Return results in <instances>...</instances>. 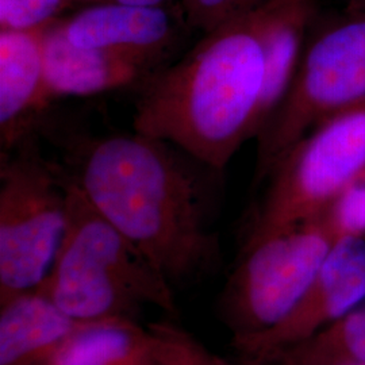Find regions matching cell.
I'll list each match as a JSON object with an SVG mask.
<instances>
[{
  "label": "cell",
  "instance_id": "6da1fadb",
  "mask_svg": "<svg viewBox=\"0 0 365 365\" xmlns=\"http://www.w3.org/2000/svg\"><path fill=\"white\" fill-rule=\"evenodd\" d=\"M196 163L176 146L134 131L90 143L72 176L173 289L199 284L222 265L217 191Z\"/></svg>",
  "mask_w": 365,
  "mask_h": 365
},
{
  "label": "cell",
  "instance_id": "7a4b0ae2",
  "mask_svg": "<svg viewBox=\"0 0 365 365\" xmlns=\"http://www.w3.org/2000/svg\"><path fill=\"white\" fill-rule=\"evenodd\" d=\"M265 60L253 11L203 34L141 83L133 128L215 170L256 135Z\"/></svg>",
  "mask_w": 365,
  "mask_h": 365
},
{
  "label": "cell",
  "instance_id": "3957f363",
  "mask_svg": "<svg viewBox=\"0 0 365 365\" xmlns=\"http://www.w3.org/2000/svg\"><path fill=\"white\" fill-rule=\"evenodd\" d=\"M37 289L78 321L135 319L145 307L178 315L175 289L165 276L98 212L72 176L66 235Z\"/></svg>",
  "mask_w": 365,
  "mask_h": 365
},
{
  "label": "cell",
  "instance_id": "277c9868",
  "mask_svg": "<svg viewBox=\"0 0 365 365\" xmlns=\"http://www.w3.org/2000/svg\"><path fill=\"white\" fill-rule=\"evenodd\" d=\"M287 92L256 137L253 184L324 119L365 99V11L315 21Z\"/></svg>",
  "mask_w": 365,
  "mask_h": 365
},
{
  "label": "cell",
  "instance_id": "5b68a950",
  "mask_svg": "<svg viewBox=\"0 0 365 365\" xmlns=\"http://www.w3.org/2000/svg\"><path fill=\"white\" fill-rule=\"evenodd\" d=\"M365 170V99L319 122L265 179L242 245L319 215Z\"/></svg>",
  "mask_w": 365,
  "mask_h": 365
},
{
  "label": "cell",
  "instance_id": "8992f818",
  "mask_svg": "<svg viewBox=\"0 0 365 365\" xmlns=\"http://www.w3.org/2000/svg\"><path fill=\"white\" fill-rule=\"evenodd\" d=\"M336 241L321 212L242 245L220 298L222 322L232 339L282 322L312 286Z\"/></svg>",
  "mask_w": 365,
  "mask_h": 365
},
{
  "label": "cell",
  "instance_id": "52a82bcc",
  "mask_svg": "<svg viewBox=\"0 0 365 365\" xmlns=\"http://www.w3.org/2000/svg\"><path fill=\"white\" fill-rule=\"evenodd\" d=\"M68 222V175L22 144L0 168V303L43 283Z\"/></svg>",
  "mask_w": 365,
  "mask_h": 365
},
{
  "label": "cell",
  "instance_id": "ba28073f",
  "mask_svg": "<svg viewBox=\"0 0 365 365\" xmlns=\"http://www.w3.org/2000/svg\"><path fill=\"white\" fill-rule=\"evenodd\" d=\"M365 300V238L342 237L330 249L312 286L287 317L257 334L232 339L241 365H271Z\"/></svg>",
  "mask_w": 365,
  "mask_h": 365
},
{
  "label": "cell",
  "instance_id": "9c48e42d",
  "mask_svg": "<svg viewBox=\"0 0 365 365\" xmlns=\"http://www.w3.org/2000/svg\"><path fill=\"white\" fill-rule=\"evenodd\" d=\"M179 19L180 13L168 6L99 1L60 19V25L75 46L130 56L158 68L179 38Z\"/></svg>",
  "mask_w": 365,
  "mask_h": 365
},
{
  "label": "cell",
  "instance_id": "30bf717a",
  "mask_svg": "<svg viewBox=\"0 0 365 365\" xmlns=\"http://www.w3.org/2000/svg\"><path fill=\"white\" fill-rule=\"evenodd\" d=\"M158 68L130 56L71 43L56 19L43 31L45 91L49 102L61 96H88L143 83Z\"/></svg>",
  "mask_w": 365,
  "mask_h": 365
},
{
  "label": "cell",
  "instance_id": "8fae6325",
  "mask_svg": "<svg viewBox=\"0 0 365 365\" xmlns=\"http://www.w3.org/2000/svg\"><path fill=\"white\" fill-rule=\"evenodd\" d=\"M318 0H265L255 11L265 60L256 135L284 98L299 66L312 27L319 15Z\"/></svg>",
  "mask_w": 365,
  "mask_h": 365
},
{
  "label": "cell",
  "instance_id": "7c38bea8",
  "mask_svg": "<svg viewBox=\"0 0 365 365\" xmlns=\"http://www.w3.org/2000/svg\"><path fill=\"white\" fill-rule=\"evenodd\" d=\"M45 29L0 30V134L6 152L21 141L27 119L49 103L43 72Z\"/></svg>",
  "mask_w": 365,
  "mask_h": 365
},
{
  "label": "cell",
  "instance_id": "4fadbf2b",
  "mask_svg": "<svg viewBox=\"0 0 365 365\" xmlns=\"http://www.w3.org/2000/svg\"><path fill=\"white\" fill-rule=\"evenodd\" d=\"M83 322L39 289L15 295L0 303V365L45 364Z\"/></svg>",
  "mask_w": 365,
  "mask_h": 365
},
{
  "label": "cell",
  "instance_id": "5bb4252c",
  "mask_svg": "<svg viewBox=\"0 0 365 365\" xmlns=\"http://www.w3.org/2000/svg\"><path fill=\"white\" fill-rule=\"evenodd\" d=\"M152 334L130 318L84 321L42 365H148Z\"/></svg>",
  "mask_w": 365,
  "mask_h": 365
},
{
  "label": "cell",
  "instance_id": "9a60e30c",
  "mask_svg": "<svg viewBox=\"0 0 365 365\" xmlns=\"http://www.w3.org/2000/svg\"><path fill=\"white\" fill-rule=\"evenodd\" d=\"M365 361V300L271 365H339Z\"/></svg>",
  "mask_w": 365,
  "mask_h": 365
},
{
  "label": "cell",
  "instance_id": "2e32d148",
  "mask_svg": "<svg viewBox=\"0 0 365 365\" xmlns=\"http://www.w3.org/2000/svg\"><path fill=\"white\" fill-rule=\"evenodd\" d=\"M148 329L152 334L148 365H235L210 352L175 322H155L149 324Z\"/></svg>",
  "mask_w": 365,
  "mask_h": 365
},
{
  "label": "cell",
  "instance_id": "e0dca14e",
  "mask_svg": "<svg viewBox=\"0 0 365 365\" xmlns=\"http://www.w3.org/2000/svg\"><path fill=\"white\" fill-rule=\"evenodd\" d=\"M322 214L336 240L342 237L365 238V170L342 190Z\"/></svg>",
  "mask_w": 365,
  "mask_h": 365
},
{
  "label": "cell",
  "instance_id": "ac0fdd59",
  "mask_svg": "<svg viewBox=\"0 0 365 365\" xmlns=\"http://www.w3.org/2000/svg\"><path fill=\"white\" fill-rule=\"evenodd\" d=\"M265 0H180L184 25L207 34L210 31L255 11Z\"/></svg>",
  "mask_w": 365,
  "mask_h": 365
},
{
  "label": "cell",
  "instance_id": "d6986e66",
  "mask_svg": "<svg viewBox=\"0 0 365 365\" xmlns=\"http://www.w3.org/2000/svg\"><path fill=\"white\" fill-rule=\"evenodd\" d=\"M66 0H0V30H39L51 25Z\"/></svg>",
  "mask_w": 365,
  "mask_h": 365
},
{
  "label": "cell",
  "instance_id": "ffe728a7",
  "mask_svg": "<svg viewBox=\"0 0 365 365\" xmlns=\"http://www.w3.org/2000/svg\"><path fill=\"white\" fill-rule=\"evenodd\" d=\"M99 1H118L123 4H135V6H167L168 0H96Z\"/></svg>",
  "mask_w": 365,
  "mask_h": 365
},
{
  "label": "cell",
  "instance_id": "44dd1931",
  "mask_svg": "<svg viewBox=\"0 0 365 365\" xmlns=\"http://www.w3.org/2000/svg\"><path fill=\"white\" fill-rule=\"evenodd\" d=\"M344 10L348 11H365V0H342Z\"/></svg>",
  "mask_w": 365,
  "mask_h": 365
},
{
  "label": "cell",
  "instance_id": "7402d4cb",
  "mask_svg": "<svg viewBox=\"0 0 365 365\" xmlns=\"http://www.w3.org/2000/svg\"><path fill=\"white\" fill-rule=\"evenodd\" d=\"M339 365H365V361H357V363H345V364Z\"/></svg>",
  "mask_w": 365,
  "mask_h": 365
},
{
  "label": "cell",
  "instance_id": "603a6c76",
  "mask_svg": "<svg viewBox=\"0 0 365 365\" xmlns=\"http://www.w3.org/2000/svg\"><path fill=\"white\" fill-rule=\"evenodd\" d=\"M92 3H95V1H96V0H91Z\"/></svg>",
  "mask_w": 365,
  "mask_h": 365
}]
</instances>
